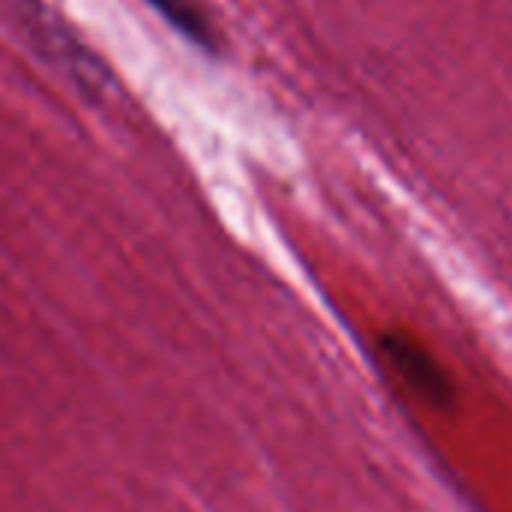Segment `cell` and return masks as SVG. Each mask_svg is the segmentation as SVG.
Here are the masks:
<instances>
[{
  "instance_id": "cell-1",
  "label": "cell",
  "mask_w": 512,
  "mask_h": 512,
  "mask_svg": "<svg viewBox=\"0 0 512 512\" xmlns=\"http://www.w3.org/2000/svg\"><path fill=\"white\" fill-rule=\"evenodd\" d=\"M378 357L384 369L417 399L432 408H450L456 402V387L450 375L438 366V360L411 336L387 333L378 342Z\"/></svg>"
},
{
  "instance_id": "cell-2",
  "label": "cell",
  "mask_w": 512,
  "mask_h": 512,
  "mask_svg": "<svg viewBox=\"0 0 512 512\" xmlns=\"http://www.w3.org/2000/svg\"><path fill=\"white\" fill-rule=\"evenodd\" d=\"M150 3L180 36H186L189 42H195L198 48L213 51L216 48V30L213 21L207 18V12L198 6V0H144Z\"/></svg>"
}]
</instances>
